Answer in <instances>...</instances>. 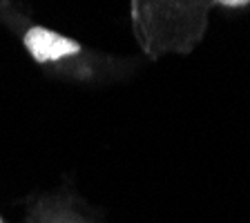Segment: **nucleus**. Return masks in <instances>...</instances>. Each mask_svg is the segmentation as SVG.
<instances>
[{
  "mask_svg": "<svg viewBox=\"0 0 250 223\" xmlns=\"http://www.w3.org/2000/svg\"><path fill=\"white\" fill-rule=\"evenodd\" d=\"M0 223H2V219H0Z\"/></svg>",
  "mask_w": 250,
  "mask_h": 223,
  "instance_id": "nucleus-3",
  "label": "nucleus"
},
{
  "mask_svg": "<svg viewBox=\"0 0 250 223\" xmlns=\"http://www.w3.org/2000/svg\"><path fill=\"white\" fill-rule=\"evenodd\" d=\"M25 47L36 62H49L81 52V45L45 27H31L25 34Z\"/></svg>",
  "mask_w": 250,
  "mask_h": 223,
  "instance_id": "nucleus-1",
  "label": "nucleus"
},
{
  "mask_svg": "<svg viewBox=\"0 0 250 223\" xmlns=\"http://www.w3.org/2000/svg\"><path fill=\"white\" fill-rule=\"evenodd\" d=\"M217 2H221V5H228V7H244V5H248L250 0H217Z\"/></svg>",
  "mask_w": 250,
  "mask_h": 223,
  "instance_id": "nucleus-2",
  "label": "nucleus"
}]
</instances>
